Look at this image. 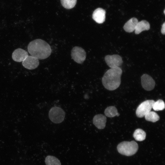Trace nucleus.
<instances>
[{
  "instance_id": "obj_13",
  "label": "nucleus",
  "mask_w": 165,
  "mask_h": 165,
  "mask_svg": "<svg viewBox=\"0 0 165 165\" xmlns=\"http://www.w3.org/2000/svg\"><path fill=\"white\" fill-rule=\"evenodd\" d=\"M138 20L135 17H133L129 20L124 25L123 28L127 32L130 33L134 31Z\"/></svg>"
},
{
  "instance_id": "obj_6",
  "label": "nucleus",
  "mask_w": 165,
  "mask_h": 165,
  "mask_svg": "<svg viewBox=\"0 0 165 165\" xmlns=\"http://www.w3.org/2000/svg\"><path fill=\"white\" fill-rule=\"evenodd\" d=\"M71 56L74 61L78 64H81L86 59V53L82 48L75 46L72 50Z\"/></svg>"
},
{
  "instance_id": "obj_1",
  "label": "nucleus",
  "mask_w": 165,
  "mask_h": 165,
  "mask_svg": "<svg viewBox=\"0 0 165 165\" xmlns=\"http://www.w3.org/2000/svg\"><path fill=\"white\" fill-rule=\"evenodd\" d=\"M31 56L37 59H45L50 55L52 50L49 44L44 40L37 39L31 42L28 46Z\"/></svg>"
},
{
  "instance_id": "obj_9",
  "label": "nucleus",
  "mask_w": 165,
  "mask_h": 165,
  "mask_svg": "<svg viewBox=\"0 0 165 165\" xmlns=\"http://www.w3.org/2000/svg\"><path fill=\"white\" fill-rule=\"evenodd\" d=\"M39 64L38 59L31 55H28L22 62L23 66L29 70L36 68L38 66Z\"/></svg>"
},
{
  "instance_id": "obj_7",
  "label": "nucleus",
  "mask_w": 165,
  "mask_h": 165,
  "mask_svg": "<svg viewBox=\"0 0 165 165\" xmlns=\"http://www.w3.org/2000/svg\"><path fill=\"white\" fill-rule=\"evenodd\" d=\"M105 60L108 65L111 68L119 67L123 63L122 58L117 54L106 55Z\"/></svg>"
},
{
  "instance_id": "obj_8",
  "label": "nucleus",
  "mask_w": 165,
  "mask_h": 165,
  "mask_svg": "<svg viewBox=\"0 0 165 165\" xmlns=\"http://www.w3.org/2000/svg\"><path fill=\"white\" fill-rule=\"evenodd\" d=\"M141 79L142 86L145 90L150 91L154 88L155 81L151 76L147 74H144L141 76Z\"/></svg>"
},
{
  "instance_id": "obj_15",
  "label": "nucleus",
  "mask_w": 165,
  "mask_h": 165,
  "mask_svg": "<svg viewBox=\"0 0 165 165\" xmlns=\"http://www.w3.org/2000/svg\"><path fill=\"white\" fill-rule=\"evenodd\" d=\"M133 136L136 141H142L145 139L146 134L143 130L139 128L135 130Z\"/></svg>"
},
{
  "instance_id": "obj_2",
  "label": "nucleus",
  "mask_w": 165,
  "mask_h": 165,
  "mask_svg": "<svg viewBox=\"0 0 165 165\" xmlns=\"http://www.w3.org/2000/svg\"><path fill=\"white\" fill-rule=\"evenodd\" d=\"M122 73V70L119 67L111 68L108 70L102 79L104 87L109 90H113L117 89L121 83Z\"/></svg>"
},
{
  "instance_id": "obj_22",
  "label": "nucleus",
  "mask_w": 165,
  "mask_h": 165,
  "mask_svg": "<svg viewBox=\"0 0 165 165\" xmlns=\"http://www.w3.org/2000/svg\"><path fill=\"white\" fill-rule=\"evenodd\" d=\"M165 9H164V11H163V12H164V14H165Z\"/></svg>"
},
{
  "instance_id": "obj_5",
  "label": "nucleus",
  "mask_w": 165,
  "mask_h": 165,
  "mask_svg": "<svg viewBox=\"0 0 165 165\" xmlns=\"http://www.w3.org/2000/svg\"><path fill=\"white\" fill-rule=\"evenodd\" d=\"M155 102L153 100H147L142 102L137 107L136 114L139 118H142L151 111Z\"/></svg>"
},
{
  "instance_id": "obj_3",
  "label": "nucleus",
  "mask_w": 165,
  "mask_h": 165,
  "mask_svg": "<svg viewBox=\"0 0 165 165\" xmlns=\"http://www.w3.org/2000/svg\"><path fill=\"white\" fill-rule=\"evenodd\" d=\"M138 148V144L134 141H124L118 144L117 149L120 154L130 156L135 154L137 152Z\"/></svg>"
},
{
  "instance_id": "obj_4",
  "label": "nucleus",
  "mask_w": 165,
  "mask_h": 165,
  "mask_svg": "<svg viewBox=\"0 0 165 165\" xmlns=\"http://www.w3.org/2000/svg\"><path fill=\"white\" fill-rule=\"evenodd\" d=\"M49 116L50 119L53 122L59 123L64 120L65 113L61 108L54 106L52 107L50 110Z\"/></svg>"
},
{
  "instance_id": "obj_17",
  "label": "nucleus",
  "mask_w": 165,
  "mask_h": 165,
  "mask_svg": "<svg viewBox=\"0 0 165 165\" xmlns=\"http://www.w3.org/2000/svg\"><path fill=\"white\" fill-rule=\"evenodd\" d=\"M145 119L148 121L155 122L160 119V117L158 114L154 111H150L145 116Z\"/></svg>"
},
{
  "instance_id": "obj_20",
  "label": "nucleus",
  "mask_w": 165,
  "mask_h": 165,
  "mask_svg": "<svg viewBox=\"0 0 165 165\" xmlns=\"http://www.w3.org/2000/svg\"><path fill=\"white\" fill-rule=\"evenodd\" d=\"M152 108L155 111H161L165 108V103L163 101L159 99L154 102Z\"/></svg>"
},
{
  "instance_id": "obj_10",
  "label": "nucleus",
  "mask_w": 165,
  "mask_h": 165,
  "mask_svg": "<svg viewBox=\"0 0 165 165\" xmlns=\"http://www.w3.org/2000/svg\"><path fill=\"white\" fill-rule=\"evenodd\" d=\"M105 10L101 8H98L94 11L92 18L97 23L102 24L105 21Z\"/></svg>"
},
{
  "instance_id": "obj_21",
  "label": "nucleus",
  "mask_w": 165,
  "mask_h": 165,
  "mask_svg": "<svg viewBox=\"0 0 165 165\" xmlns=\"http://www.w3.org/2000/svg\"><path fill=\"white\" fill-rule=\"evenodd\" d=\"M161 32L163 35H165V22H164L161 28Z\"/></svg>"
},
{
  "instance_id": "obj_11",
  "label": "nucleus",
  "mask_w": 165,
  "mask_h": 165,
  "mask_svg": "<svg viewBox=\"0 0 165 165\" xmlns=\"http://www.w3.org/2000/svg\"><path fill=\"white\" fill-rule=\"evenodd\" d=\"M28 55V53L25 50L18 48L13 52L12 54L13 59L17 62H22Z\"/></svg>"
},
{
  "instance_id": "obj_14",
  "label": "nucleus",
  "mask_w": 165,
  "mask_h": 165,
  "mask_svg": "<svg viewBox=\"0 0 165 165\" xmlns=\"http://www.w3.org/2000/svg\"><path fill=\"white\" fill-rule=\"evenodd\" d=\"M150 28V25L148 22L143 20L138 22L134 30L136 34H139L142 31L148 30Z\"/></svg>"
},
{
  "instance_id": "obj_19",
  "label": "nucleus",
  "mask_w": 165,
  "mask_h": 165,
  "mask_svg": "<svg viewBox=\"0 0 165 165\" xmlns=\"http://www.w3.org/2000/svg\"><path fill=\"white\" fill-rule=\"evenodd\" d=\"M62 6L67 9H71L76 5L77 0H61Z\"/></svg>"
},
{
  "instance_id": "obj_18",
  "label": "nucleus",
  "mask_w": 165,
  "mask_h": 165,
  "mask_svg": "<svg viewBox=\"0 0 165 165\" xmlns=\"http://www.w3.org/2000/svg\"><path fill=\"white\" fill-rule=\"evenodd\" d=\"M45 162L46 165H61L60 160L57 158L50 155L46 157Z\"/></svg>"
},
{
  "instance_id": "obj_12",
  "label": "nucleus",
  "mask_w": 165,
  "mask_h": 165,
  "mask_svg": "<svg viewBox=\"0 0 165 165\" xmlns=\"http://www.w3.org/2000/svg\"><path fill=\"white\" fill-rule=\"evenodd\" d=\"M106 120L105 116L101 114H97L93 118V123L98 129H102L105 127Z\"/></svg>"
},
{
  "instance_id": "obj_16",
  "label": "nucleus",
  "mask_w": 165,
  "mask_h": 165,
  "mask_svg": "<svg viewBox=\"0 0 165 165\" xmlns=\"http://www.w3.org/2000/svg\"><path fill=\"white\" fill-rule=\"evenodd\" d=\"M104 113L106 116L109 117H112L116 116H119V115L117 108L113 106L107 107L105 110Z\"/></svg>"
}]
</instances>
